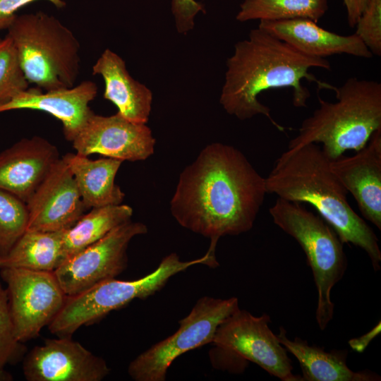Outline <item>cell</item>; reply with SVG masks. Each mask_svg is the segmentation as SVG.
I'll return each mask as SVG.
<instances>
[{
  "instance_id": "obj_1",
  "label": "cell",
  "mask_w": 381,
  "mask_h": 381,
  "mask_svg": "<svg viewBox=\"0 0 381 381\" xmlns=\"http://www.w3.org/2000/svg\"><path fill=\"white\" fill-rule=\"evenodd\" d=\"M267 193L265 178L236 147L214 143L181 173L170 202L183 227L210 238L250 231Z\"/></svg>"
},
{
  "instance_id": "obj_2",
  "label": "cell",
  "mask_w": 381,
  "mask_h": 381,
  "mask_svg": "<svg viewBox=\"0 0 381 381\" xmlns=\"http://www.w3.org/2000/svg\"><path fill=\"white\" fill-rule=\"evenodd\" d=\"M226 67L219 98L224 110L241 120L264 115L280 131L285 128L273 119L270 109L258 100L260 93L290 87L294 106L306 107L310 93L302 84L303 79L316 83L322 89L334 88L308 72L311 68L329 70L327 60L304 54L258 27L250 32L247 40L235 44Z\"/></svg>"
},
{
  "instance_id": "obj_3",
  "label": "cell",
  "mask_w": 381,
  "mask_h": 381,
  "mask_svg": "<svg viewBox=\"0 0 381 381\" xmlns=\"http://www.w3.org/2000/svg\"><path fill=\"white\" fill-rule=\"evenodd\" d=\"M330 160L316 143L288 148L265 178L267 193L286 200L310 204L343 243L363 249L374 270L379 271L378 238L348 202V192L332 172Z\"/></svg>"
},
{
  "instance_id": "obj_4",
  "label": "cell",
  "mask_w": 381,
  "mask_h": 381,
  "mask_svg": "<svg viewBox=\"0 0 381 381\" xmlns=\"http://www.w3.org/2000/svg\"><path fill=\"white\" fill-rule=\"evenodd\" d=\"M334 90L337 101L318 96L320 107L303 121L288 148L322 143L323 152L332 160L349 150H361L381 129L380 83L351 77Z\"/></svg>"
},
{
  "instance_id": "obj_5",
  "label": "cell",
  "mask_w": 381,
  "mask_h": 381,
  "mask_svg": "<svg viewBox=\"0 0 381 381\" xmlns=\"http://www.w3.org/2000/svg\"><path fill=\"white\" fill-rule=\"evenodd\" d=\"M29 83L44 91L75 86L80 43L55 16L43 11L17 16L8 28Z\"/></svg>"
},
{
  "instance_id": "obj_6",
  "label": "cell",
  "mask_w": 381,
  "mask_h": 381,
  "mask_svg": "<svg viewBox=\"0 0 381 381\" xmlns=\"http://www.w3.org/2000/svg\"><path fill=\"white\" fill-rule=\"evenodd\" d=\"M269 212L274 223L293 237L306 254L318 292L316 322L324 330L334 315L332 289L347 268L344 243L323 218L300 202L278 198Z\"/></svg>"
},
{
  "instance_id": "obj_7",
  "label": "cell",
  "mask_w": 381,
  "mask_h": 381,
  "mask_svg": "<svg viewBox=\"0 0 381 381\" xmlns=\"http://www.w3.org/2000/svg\"><path fill=\"white\" fill-rule=\"evenodd\" d=\"M197 264L217 267L215 251L209 248L202 257L186 262L172 253L162 260L155 270L142 278L133 281L113 278L78 295L66 296L62 309L49 325V330L57 337H71L80 327L100 320L111 311L123 308L133 300H144L152 296L171 277Z\"/></svg>"
},
{
  "instance_id": "obj_8",
  "label": "cell",
  "mask_w": 381,
  "mask_h": 381,
  "mask_svg": "<svg viewBox=\"0 0 381 381\" xmlns=\"http://www.w3.org/2000/svg\"><path fill=\"white\" fill-rule=\"evenodd\" d=\"M270 322L267 314L254 316L239 308L219 325L212 344L230 371H242L250 361L282 381H301L292 372L287 351L270 328Z\"/></svg>"
},
{
  "instance_id": "obj_9",
  "label": "cell",
  "mask_w": 381,
  "mask_h": 381,
  "mask_svg": "<svg viewBox=\"0 0 381 381\" xmlns=\"http://www.w3.org/2000/svg\"><path fill=\"white\" fill-rule=\"evenodd\" d=\"M239 309L236 297L203 296L180 321L173 334L152 346L132 361L129 376L135 381H164L167 370L183 353L212 344L219 325Z\"/></svg>"
},
{
  "instance_id": "obj_10",
  "label": "cell",
  "mask_w": 381,
  "mask_h": 381,
  "mask_svg": "<svg viewBox=\"0 0 381 381\" xmlns=\"http://www.w3.org/2000/svg\"><path fill=\"white\" fill-rule=\"evenodd\" d=\"M14 334L24 343L37 337L62 309L66 298L54 272L2 268Z\"/></svg>"
},
{
  "instance_id": "obj_11",
  "label": "cell",
  "mask_w": 381,
  "mask_h": 381,
  "mask_svg": "<svg viewBox=\"0 0 381 381\" xmlns=\"http://www.w3.org/2000/svg\"><path fill=\"white\" fill-rule=\"evenodd\" d=\"M147 231L145 224L130 220L68 258L54 272L65 294L78 295L119 275L127 267L130 241Z\"/></svg>"
},
{
  "instance_id": "obj_12",
  "label": "cell",
  "mask_w": 381,
  "mask_h": 381,
  "mask_svg": "<svg viewBox=\"0 0 381 381\" xmlns=\"http://www.w3.org/2000/svg\"><path fill=\"white\" fill-rule=\"evenodd\" d=\"M23 371L28 381H101L109 373L106 361L71 337L47 339L27 352Z\"/></svg>"
},
{
  "instance_id": "obj_13",
  "label": "cell",
  "mask_w": 381,
  "mask_h": 381,
  "mask_svg": "<svg viewBox=\"0 0 381 381\" xmlns=\"http://www.w3.org/2000/svg\"><path fill=\"white\" fill-rule=\"evenodd\" d=\"M76 153L135 162L154 152L155 139L146 124L131 122L119 112L111 116L93 113L72 141Z\"/></svg>"
},
{
  "instance_id": "obj_14",
  "label": "cell",
  "mask_w": 381,
  "mask_h": 381,
  "mask_svg": "<svg viewBox=\"0 0 381 381\" xmlns=\"http://www.w3.org/2000/svg\"><path fill=\"white\" fill-rule=\"evenodd\" d=\"M28 223L26 230L64 231L87 210L75 179L60 157L26 203Z\"/></svg>"
},
{
  "instance_id": "obj_15",
  "label": "cell",
  "mask_w": 381,
  "mask_h": 381,
  "mask_svg": "<svg viewBox=\"0 0 381 381\" xmlns=\"http://www.w3.org/2000/svg\"><path fill=\"white\" fill-rule=\"evenodd\" d=\"M329 167L356 200L363 216L381 229V129L351 157L330 160Z\"/></svg>"
},
{
  "instance_id": "obj_16",
  "label": "cell",
  "mask_w": 381,
  "mask_h": 381,
  "mask_svg": "<svg viewBox=\"0 0 381 381\" xmlns=\"http://www.w3.org/2000/svg\"><path fill=\"white\" fill-rule=\"evenodd\" d=\"M97 94V86L84 80L71 88L48 90L29 87L8 103L0 106V113L16 109L45 111L61 121L65 138L73 141L94 113L89 107Z\"/></svg>"
},
{
  "instance_id": "obj_17",
  "label": "cell",
  "mask_w": 381,
  "mask_h": 381,
  "mask_svg": "<svg viewBox=\"0 0 381 381\" xmlns=\"http://www.w3.org/2000/svg\"><path fill=\"white\" fill-rule=\"evenodd\" d=\"M59 158L47 139H21L0 153V188L27 203Z\"/></svg>"
},
{
  "instance_id": "obj_18",
  "label": "cell",
  "mask_w": 381,
  "mask_h": 381,
  "mask_svg": "<svg viewBox=\"0 0 381 381\" xmlns=\"http://www.w3.org/2000/svg\"><path fill=\"white\" fill-rule=\"evenodd\" d=\"M258 28L310 56L325 58L345 54L370 59L373 56L355 33L340 35L320 28L317 23L307 18L260 20Z\"/></svg>"
},
{
  "instance_id": "obj_19",
  "label": "cell",
  "mask_w": 381,
  "mask_h": 381,
  "mask_svg": "<svg viewBox=\"0 0 381 381\" xmlns=\"http://www.w3.org/2000/svg\"><path fill=\"white\" fill-rule=\"evenodd\" d=\"M92 74L102 77L105 85L103 97L116 106L122 116L135 123L146 124L152 93L131 77L120 56L106 49L93 65Z\"/></svg>"
},
{
  "instance_id": "obj_20",
  "label": "cell",
  "mask_w": 381,
  "mask_h": 381,
  "mask_svg": "<svg viewBox=\"0 0 381 381\" xmlns=\"http://www.w3.org/2000/svg\"><path fill=\"white\" fill-rule=\"evenodd\" d=\"M283 327L277 334L281 344L287 352L298 360L302 375L301 381H377L380 377L369 370L355 372L346 364V350L326 351L307 341L296 337L291 340L286 336Z\"/></svg>"
},
{
  "instance_id": "obj_21",
  "label": "cell",
  "mask_w": 381,
  "mask_h": 381,
  "mask_svg": "<svg viewBox=\"0 0 381 381\" xmlns=\"http://www.w3.org/2000/svg\"><path fill=\"white\" fill-rule=\"evenodd\" d=\"M61 157L75 179L87 210L121 204L125 194L114 180L122 160L111 157L92 160L71 152Z\"/></svg>"
},
{
  "instance_id": "obj_22",
  "label": "cell",
  "mask_w": 381,
  "mask_h": 381,
  "mask_svg": "<svg viewBox=\"0 0 381 381\" xmlns=\"http://www.w3.org/2000/svg\"><path fill=\"white\" fill-rule=\"evenodd\" d=\"M63 234L64 231L26 230L11 250L0 257V269L54 272L66 260Z\"/></svg>"
},
{
  "instance_id": "obj_23",
  "label": "cell",
  "mask_w": 381,
  "mask_h": 381,
  "mask_svg": "<svg viewBox=\"0 0 381 381\" xmlns=\"http://www.w3.org/2000/svg\"><path fill=\"white\" fill-rule=\"evenodd\" d=\"M132 215L133 209L126 205L92 208L73 226L64 231L63 249L66 260L130 221Z\"/></svg>"
},
{
  "instance_id": "obj_24",
  "label": "cell",
  "mask_w": 381,
  "mask_h": 381,
  "mask_svg": "<svg viewBox=\"0 0 381 381\" xmlns=\"http://www.w3.org/2000/svg\"><path fill=\"white\" fill-rule=\"evenodd\" d=\"M328 9V0H244L236 20H282L307 18L315 23Z\"/></svg>"
},
{
  "instance_id": "obj_25",
  "label": "cell",
  "mask_w": 381,
  "mask_h": 381,
  "mask_svg": "<svg viewBox=\"0 0 381 381\" xmlns=\"http://www.w3.org/2000/svg\"><path fill=\"white\" fill-rule=\"evenodd\" d=\"M28 223L26 203L0 188V257L5 255L26 231Z\"/></svg>"
},
{
  "instance_id": "obj_26",
  "label": "cell",
  "mask_w": 381,
  "mask_h": 381,
  "mask_svg": "<svg viewBox=\"0 0 381 381\" xmlns=\"http://www.w3.org/2000/svg\"><path fill=\"white\" fill-rule=\"evenodd\" d=\"M16 49L11 37L0 41V106L29 88Z\"/></svg>"
},
{
  "instance_id": "obj_27",
  "label": "cell",
  "mask_w": 381,
  "mask_h": 381,
  "mask_svg": "<svg viewBox=\"0 0 381 381\" xmlns=\"http://www.w3.org/2000/svg\"><path fill=\"white\" fill-rule=\"evenodd\" d=\"M27 348L16 338L6 289L0 281V367L23 359Z\"/></svg>"
},
{
  "instance_id": "obj_28",
  "label": "cell",
  "mask_w": 381,
  "mask_h": 381,
  "mask_svg": "<svg viewBox=\"0 0 381 381\" xmlns=\"http://www.w3.org/2000/svg\"><path fill=\"white\" fill-rule=\"evenodd\" d=\"M355 32L373 55H381V0H367Z\"/></svg>"
},
{
  "instance_id": "obj_29",
  "label": "cell",
  "mask_w": 381,
  "mask_h": 381,
  "mask_svg": "<svg viewBox=\"0 0 381 381\" xmlns=\"http://www.w3.org/2000/svg\"><path fill=\"white\" fill-rule=\"evenodd\" d=\"M171 11L177 31L186 34L193 28L195 16L204 11V6L195 0H171Z\"/></svg>"
},
{
  "instance_id": "obj_30",
  "label": "cell",
  "mask_w": 381,
  "mask_h": 381,
  "mask_svg": "<svg viewBox=\"0 0 381 381\" xmlns=\"http://www.w3.org/2000/svg\"><path fill=\"white\" fill-rule=\"evenodd\" d=\"M37 0H0V31L8 30L16 16V12L23 6ZM56 8L66 6L65 0H47Z\"/></svg>"
},
{
  "instance_id": "obj_31",
  "label": "cell",
  "mask_w": 381,
  "mask_h": 381,
  "mask_svg": "<svg viewBox=\"0 0 381 381\" xmlns=\"http://www.w3.org/2000/svg\"><path fill=\"white\" fill-rule=\"evenodd\" d=\"M347 13L348 24L354 28L365 6L367 0H343Z\"/></svg>"
},
{
  "instance_id": "obj_32",
  "label": "cell",
  "mask_w": 381,
  "mask_h": 381,
  "mask_svg": "<svg viewBox=\"0 0 381 381\" xmlns=\"http://www.w3.org/2000/svg\"><path fill=\"white\" fill-rule=\"evenodd\" d=\"M381 324L380 321L368 332L363 336L353 338L349 341V344L351 348L358 352L362 353L365 351L368 344L373 339L380 333Z\"/></svg>"
},
{
  "instance_id": "obj_33",
  "label": "cell",
  "mask_w": 381,
  "mask_h": 381,
  "mask_svg": "<svg viewBox=\"0 0 381 381\" xmlns=\"http://www.w3.org/2000/svg\"><path fill=\"white\" fill-rule=\"evenodd\" d=\"M13 379L11 374L0 367V381H11Z\"/></svg>"
},
{
  "instance_id": "obj_34",
  "label": "cell",
  "mask_w": 381,
  "mask_h": 381,
  "mask_svg": "<svg viewBox=\"0 0 381 381\" xmlns=\"http://www.w3.org/2000/svg\"><path fill=\"white\" fill-rule=\"evenodd\" d=\"M1 40V39L0 38V41Z\"/></svg>"
}]
</instances>
